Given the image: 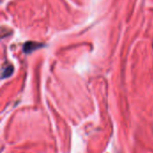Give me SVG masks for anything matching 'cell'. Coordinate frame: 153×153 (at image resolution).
Segmentation results:
<instances>
[{
	"instance_id": "obj_1",
	"label": "cell",
	"mask_w": 153,
	"mask_h": 153,
	"mask_svg": "<svg viewBox=\"0 0 153 153\" xmlns=\"http://www.w3.org/2000/svg\"><path fill=\"white\" fill-rule=\"evenodd\" d=\"M39 47H41V45L38 44V43H35V42H27L24 45L23 49H24L25 52L29 53V52H31L32 50H35L36 48H38Z\"/></svg>"
}]
</instances>
